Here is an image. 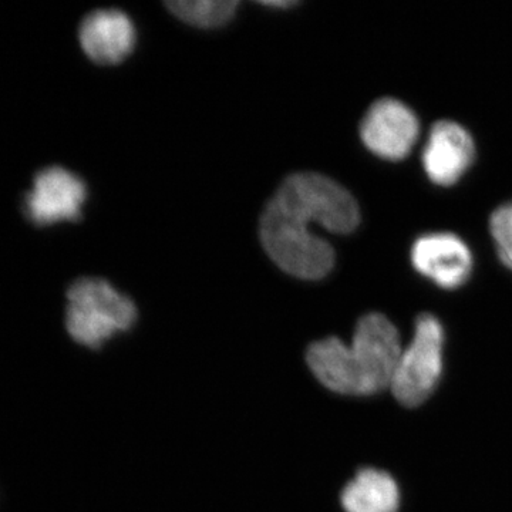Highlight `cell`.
<instances>
[{
    "label": "cell",
    "instance_id": "cell-1",
    "mask_svg": "<svg viewBox=\"0 0 512 512\" xmlns=\"http://www.w3.org/2000/svg\"><path fill=\"white\" fill-rule=\"evenodd\" d=\"M360 222L359 205L346 188L319 173H295L285 178L266 204L259 237L279 269L305 281H319L335 265V251L313 234L320 225L333 234H350Z\"/></svg>",
    "mask_w": 512,
    "mask_h": 512
},
{
    "label": "cell",
    "instance_id": "cell-2",
    "mask_svg": "<svg viewBox=\"0 0 512 512\" xmlns=\"http://www.w3.org/2000/svg\"><path fill=\"white\" fill-rule=\"evenodd\" d=\"M66 329L84 348L99 349L136 323V303L103 278H79L67 289Z\"/></svg>",
    "mask_w": 512,
    "mask_h": 512
},
{
    "label": "cell",
    "instance_id": "cell-3",
    "mask_svg": "<svg viewBox=\"0 0 512 512\" xmlns=\"http://www.w3.org/2000/svg\"><path fill=\"white\" fill-rule=\"evenodd\" d=\"M444 328L436 316L423 313L416 320L412 343L403 350L390 389L403 406L426 402L439 386L444 367Z\"/></svg>",
    "mask_w": 512,
    "mask_h": 512
},
{
    "label": "cell",
    "instance_id": "cell-4",
    "mask_svg": "<svg viewBox=\"0 0 512 512\" xmlns=\"http://www.w3.org/2000/svg\"><path fill=\"white\" fill-rule=\"evenodd\" d=\"M350 349L362 380L363 396H372L390 387L403 349L399 330L389 318L380 313L360 318Z\"/></svg>",
    "mask_w": 512,
    "mask_h": 512
},
{
    "label": "cell",
    "instance_id": "cell-5",
    "mask_svg": "<svg viewBox=\"0 0 512 512\" xmlns=\"http://www.w3.org/2000/svg\"><path fill=\"white\" fill-rule=\"evenodd\" d=\"M86 185L79 175L62 167H49L35 177L25 197V214L39 227L60 221H77L86 201Z\"/></svg>",
    "mask_w": 512,
    "mask_h": 512
},
{
    "label": "cell",
    "instance_id": "cell-6",
    "mask_svg": "<svg viewBox=\"0 0 512 512\" xmlns=\"http://www.w3.org/2000/svg\"><path fill=\"white\" fill-rule=\"evenodd\" d=\"M360 137L376 156L403 160L419 138V120L402 101L377 100L360 124Z\"/></svg>",
    "mask_w": 512,
    "mask_h": 512
},
{
    "label": "cell",
    "instance_id": "cell-7",
    "mask_svg": "<svg viewBox=\"0 0 512 512\" xmlns=\"http://www.w3.org/2000/svg\"><path fill=\"white\" fill-rule=\"evenodd\" d=\"M414 268L444 289H456L470 278L473 256L466 242L448 232L417 239L412 248Z\"/></svg>",
    "mask_w": 512,
    "mask_h": 512
},
{
    "label": "cell",
    "instance_id": "cell-8",
    "mask_svg": "<svg viewBox=\"0 0 512 512\" xmlns=\"http://www.w3.org/2000/svg\"><path fill=\"white\" fill-rule=\"evenodd\" d=\"M476 158V146L466 128L454 121L434 124L423 151V167L433 183L456 184Z\"/></svg>",
    "mask_w": 512,
    "mask_h": 512
},
{
    "label": "cell",
    "instance_id": "cell-9",
    "mask_svg": "<svg viewBox=\"0 0 512 512\" xmlns=\"http://www.w3.org/2000/svg\"><path fill=\"white\" fill-rule=\"evenodd\" d=\"M79 40L93 62L113 66L133 52L136 28L119 9L94 10L80 23Z\"/></svg>",
    "mask_w": 512,
    "mask_h": 512
},
{
    "label": "cell",
    "instance_id": "cell-10",
    "mask_svg": "<svg viewBox=\"0 0 512 512\" xmlns=\"http://www.w3.org/2000/svg\"><path fill=\"white\" fill-rule=\"evenodd\" d=\"M306 365L323 387L343 396H363L362 380L352 349L342 339L316 340L306 350Z\"/></svg>",
    "mask_w": 512,
    "mask_h": 512
},
{
    "label": "cell",
    "instance_id": "cell-11",
    "mask_svg": "<svg viewBox=\"0 0 512 512\" xmlns=\"http://www.w3.org/2000/svg\"><path fill=\"white\" fill-rule=\"evenodd\" d=\"M345 512H397L400 490L389 473L377 468H362L340 493Z\"/></svg>",
    "mask_w": 512,
    "mask_h": 512
},
{
    "label": "cell",
    "instance_id": "cell-12",
    "mask_svg": "<svg viewBox=\"0 0 512 512\" xmlns=\"http://www.w3.org/2000/svg\"><path fill=\"white\" fill-rule=\"evenodd\" d=\"M178 19L197 28H218L234 18L237 0H175L165 2Z\"/></svg>",
    "mask_w": 512,
    "mask_h": 512
},
{
    "label": "cell",
    "instance_id": "cell-13",
    "mask_svg": "<svg viewBox=\"0 0 512 512\" xmlns=\"http://www.w3.org/2000/svg\"><path fill=\"white\" fill-rule=\"evenodd\" d=\"M490 229L501 261L512 271V201L493 212Z\"/></svg>",
    "mask_w": 512,
    "mask_h": 512
},
{
    "label": "cell",
    "instance_id": "cell-14",
    "mask_svg": "<svg viewBox=\"0 0 512 512\" xmlns=\"http://www.w3.org/2000/svg\"><path fill=\"white\" fill-rule=\"evenodd\" d=\"M265 6H276V8H291V6H295V2H264Z\"/></svg>",
    "mask_w": 512,
    "mask_h": 512
}]
</instances>
